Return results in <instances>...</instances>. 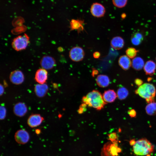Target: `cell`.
<instances>
[{
  "label": "cell",
  "mask_w": 156,
  "mask_h": 156,
  "mask_svg": "<svg viewBox=\"0 0 156 156\" xmlns=\"http://www.w3.org/2000/svg\"><path fill=\"white\" fill-rule=\"evenodd\" d=\"M29 42V37L25 34L14 38L12 42V46L14 50L19 51L25 49Z\"/></svg>",
  "instance_id": "4"
},
{
  "label": "cell",
  "mask_w": 156,
  "mask_h": 156,
  "mask_svg": "<svg viewBox=\"0 0 156 156\" xmlns=\"http://www.w3.org/2000/svg\"><path fill=\"white\" fill-rule=\"evenodd\" d=\"M48 90L47 85L46 83L37 84L34 87V92L38 97H42L44 96Z\"/></svg>",
  "instance_id": "15"
},
{
  "label": "cell",
  "mask_w": 156,
  "mask_h": 156,
  "mask_svg": "<svg viewBox=\"0 0 156 156\" xmlns=\"http://www.w3.org/2000/svg\"><path fill=\"white\" fill-rule=\"evenodd\" d=\"M132 43L135 45H138L140 44L142 41L138 38L133 36L131 38Z\"/></svg>",
  "instance_id": "28"
},
{
  "label": "cell",
  "mask_w": 156,
  "mask_h": 156,
  "mask_svg": "<svg viewBox=\"0 0 156 156\" xmlns=\"http://www.w3.org/2000/svg\"><path fill=\"white\" fill-rule=\"evenodd\" d=\"M144 69L146 75H153L155 72L156 64L153 61H148L144 64Z\"/></svg>",
  "instance_id": "19"
},
{
  "label": "cell",
  "mask_w": 156,
  "mask_h": 156,
  "mask_svg": "<svg viewBox=\"0 0 156 156\" xmlns=\"http://www.w3.org/2000/svg\"><path fill=\"white\" fill-rule=\"evenodd\" d=\"M87 105L84 103H83L81 106V107H79V109L78 110V112L79 113L81 114L85 110V109L86 108V106Z\"/></svg>",
  "instance_id": "32"
},
{
  "label": "cell",
  "mask_w": 156,
  "mask_h": 156,
  "mask_svg": "<svg viewBox=\"0 0 156 156\" xmlns=\"http://www.w3.org/2000/svg\"><path fill=\"white\" fill-rule=\"evenodd\" d=\"M100 56V52L98 51L94 52L93 54V56L96 59L98 58Z\"/></svg>",
  "instance_id": "33"
},
{
  "label": "cell",
  "mask_w": 156,
  "mask_h": 156,
  "mask_svg": "<svg viewBox=\"0 0 156 156\" xmlns=\"http://www.w3.org/2000/svg\"><path fill=\"white\" fill-rule=\"evenodd\" d=\"M135 92L141 97L145 99L148 103L155 102L156 89L155 86L152 84L144 83L139 86Z\"/></svg>",
  "instance_id": "2"
},
{
  "label": "cell",
  "mask_w": 156,
  "mask_h": 156,
  "mask_svg": "<svg viewBox=\"0 0 156 156\" xmlns=\"http://www.w3.org/2000/svg\"><path fill=\"white\" fill-rule=\"evenodd\" d=\"M0 119L3 120L5 118L6 113V109L3 105H1L0 106Z\"/></svg>",
  "instance_id": "27"
},
{
  "label": "cell",
  "mask_w": 156,
  "mask_h": 156,
  "mask_svg": "<svg viewBox=\"0 0 156 156\" xmlns=\"http://www.w3.org/2000/svg\"><path fill=\"white\" fill-rule=\"evenodd\" d=\"M138 52V51L133 47L128 48L126 51L127 55L131 58L135 57Z\"/></svg>",
  "instance_id": "24"
},
{
  "label": "cell",
  "mask_w": 156,
  "mask_h": 156,
  "mask_svg": "<svg viewBox=\"0 0 156 156\" xmlns=\"http://www.w3.org/2000/svg\"><path fill=\"white\" fill-rule=\"evenodd\" d=\"M133 36L138 38L142 41L143 40V36L142 34L140 32H136L135 33Z\"/></svg>",
  "instance_id": "31"
},
{
  "label": "cell",
  "mask_w": 156,
  "mask_h": 156,
  "mask_svg": "<svg viewBox=\"0 0 156 156\" xmlns=\"http://www.w3.org/2000/svg\"><path fill=\"white\" fill-rule=\"evenodd\" d=\"M92 75H95L96 74H97L98 73V71L97 70H93L92 72Z\"/></svg>",
  "instance_id": "35"
},
{
  "label": "cell",
  "mask_w": 156,
  "mask_h": 156,
  "mask_svg": "<svg viewBox=\"0 0 156 156\" xmlns=\"http://www.w3.org/2000/svg\"><path fill=\"white\" fill-rule=\"evenodd\" d=\"M111 45L114 49H120L122 48L124 45V41L123 39L119 36L115 37L111 41Z\"/></svg>",
  "instance_id": "20"
},
{
  "label": "cell",
  "mask_w": 156,
  "mask_h": 156,
  "mask_svg": "<svg viewBox=\"0 0 156 156\" xmlns=\"http://www.w3.org/2000/svg\"><path fill=\"white\" fill-rule=\"evenodd\" d=\"M127 0H112L114 6L118 8H122L125 6L127 3Z\"/></svg>",
  "instance_id": "25"
},
{
  "label": "cell",
  "mask_w": 156,
  "mask_h": 156,
  "mask_svg": "<svg viewBox=\"0 0 156 156\" xmlns=\"http://www.w3.org/2000/svg\"><path fill=\"white\" fill-rule=\"evenodd\" d=\"M128 113L131 118H134L136 117V112L134 109H129L128 111Z\"/></svg>",
  "instance_id": "29"
},
{
  "label": "cell",
  "mask_w": 156,
  "mask_h": 156,
  "mask_svg": "<svg viewBox=\"0 0 156 156\" xmlns=\"http://www.w3.org/2000/svg\"><path fill=\"white\" fill-rule=\"evenodd\" d=\"M40 130L39 129H37L36 130V132L37 134L39 133H40Z\"/></svg>",
  "instance_id": "36"
},
{
  "label": "cell",
  "mask_w": 156,
  "mask_h": 156,
  "mask_svg": "<svg viewBox=\"0 0 156 156\" xmlns=\"http://www.w3.org/2000/svg\"><path fill=\"white\" fill-rule=\"evenodd\" d=\"M82 100L83 103L97 110H101L107 103L104 100L103 95L96 90L89 92L83 97Z\"/></svg>",
  "instance_id": "1"
},
{
  "label": "cell",
  "mask_w": 156,
  "mask_h": 156,
  "mask_svg": "<svg viewBox=\"0 0 156 156\" xmlns=\"http://www.w3.org/2000/svg\"><path fill=\"white\" fill-rule=\"evenodd\" d=\"M133 148L134 154L139 155H148L152 153L154 150L153 145L145 138L135 141Z\"/></svg>",
  "instance_id": "3"
},
{
  "label": "cell",
  "mask_w": 156,
  "mask_h": 156,
  "mask_svg": "<svg viewBox=\"0 0 156 156\" xmlns=\"http://www.w3.org/2000/svg\"><path fill=\"white\" fill-rule=\"evenodd\" d=\"M85 53L83 49L79 47H73L70 50L69 52V56L73 61L78 62L83 59Z\"/></svg>",
  "instance_id": "6"
},
{
  "label": "cell",
  "mask_w": 156,
  "mask_h": 156,
  "mask_svg": "<svg viewBox=\"0 0 156 156\" xmlns=\"http://www.w3.org/2000/svg\"><path fill=\"white\" fill-rule=\"evenodd\" d=\"M106 10L104 6L101 3L95 2L93 3L90 8V12L94 16L100 18L105 15Z\"/></svg>",
  "instance_id": "7"
},
{
  "label": "cell",
  "mask_w": 156,
  "mask_h": 156,
  "mask_svg": "<svg viewBox=\"0 0 156 156\" xmlns=\"http://www.w3.org/2000/svg\"><path fill=\"white\" fill-rule=\"evenodd\" d=\"M134 82L137 86L139 87L142 85L143 82L141 79L137 78L135 80Z\"/></svg>",
  "instance_id": "30"
},
{
  "label": "cell",
  "mask_w": 156,
  "mask_h": 156,
  "mask_svg": "<svg viewBox=\"0 0 156 156\" xmlns=\"http://www.w3.org/2000/svg\"><path fill=\"white\" fill-rule=\"evenodd\" d=\"M44 120V118L40 114H33L28 118L27 123L31 127H36L40 125Z\"/></svg>",
  "instance_id": "11"
},
{
  "label": "cell",
  "mask_w": 156,
  "mask_h": 156,
  "mask_svg": "<svg viewBox=\"0 0 156 156\" xmlns=\"http://www.w3.org/2000/svg\"><path fill=\"white\" fill-rule=\"evenodd\" d=\"M55 64L54 59L49 56H44L40 61V64L42 68L46 70L52 69L55 66Z\"/></svg>",
  "instance_id": "10"
},
{
  "label": "cell",
  "mask_w": 156,
  "mask_h": 156,
  "mask_svg": "<svg viewBox=\"0 0 156 156\" xmlns=\"http://www.w3.org/2000/svg\"></svg>",
  "instance_id": "37"
},
{
  "label": "cell",
  "mask_w": 156,
  "mask_h": 156,
  "mask_svg": "<svg viewBox=\"0 0 156 156\" xmlns=\"http://www.w3.org/2000/svg\"><path fill=\"white\" fill-rule=\"evenodd\" d=\"M0 95L1 96L3 94L4 92V88L3 86L1 84H0Z\"/></svg>",
  "instance_id": "34"
},
{
  "label": "cell",
  "mask_w": 156,
  "mask_h": 156,
  "mask_svg": "<svg viewBox=\"0 0 156 156\" xmlns=\"http://www.w3.org/2000/svg\"><path fill=\"white\" fill-rule=\"evenodd\" d=\"M118 62L120 66L125 70H128L131 65L130 58L126 55L121 56L119 59Z\"/></svg>",
  "instance_id": "17"
},
{
  "label": "cell",
  "mask_w": 156,
  "mask_h": 156,
  "mask_svg": "<svg viewBox=\"0 0 156 156\" xmlns=\"http://www.w3.org/2000/svg\"><path fill=\"white\" fill-rule=\"evenodd\" d=\"M129 94V91L127 89L124 87L119 88L117 90V97L120 100L125 99Z\"/></svg>",
  "instance_id": "23"
},
{
  "label": "cell",
  "mask_w": 156,
  "mask_h": 156,
  "mask_svg": "<svg viewBox=\"0 0 156 156\" xmlns=\"http://www.w3.org/2000/svg\"><path fill=\"white\" fill-rule=\"evenodd\" d=\"M146 113L150 116L156 115V102L149 103L146 107Z\"/></svg>",
  "instance_id": "22"
},
{
  "label": "cell",
  "mask_w": 156,
  "mask_h": 156,
  "mask_svg": "<svg viewBox=\"0 0 156 156\" xmlns=\"http://www.w3.org/2000/svg\"><path fill=\"white\" fill-rule=\"evenodd\" d=\"M9 79L10 81L13 84L19 85L23 82L24 77L21 71L16 70L12 71L10 73Z\"/></svg>",
  "instance_id": "9"
},
{
  "label": "cell",
  "mask_w": 156,
  "mask_h": 156,
  "mask_svg": "<svg viewBox=\"0 0 156 156\" xmlns=\"http://www.w3.org/2000/svg\"><path fill=\"white\" fill-rule=\"evenodd\" d=\"M48 75L46 70L42 68L39 69L36 73L35 79L38 83H45L47 79Z\"/></svg>",
  "instance_id": "12"
},
{
  "label": "cell",
  "mask_w": 156,
  "mask_h": 156,
  "mask_svg": "<svg viewBox=\"0 0 156 156\" xmlns=\"http://www.w3.org/2000/svg\"><path fill=\"white\" fill-rule=\"evenodd\" d=\"M14 138L16 142L20 144L27 143L30 138L29 135L26 130L21 129L18 130L15 133Z\"/></svg>",
  "instance_id": "8"
},
{
  "label": "cell",
  "mask_w": 156,
  "mask_h": 156,
  "mask_svg": "<svg viewBox=\"0 0 156 156\" xmlns=\"http://www.w3.org/2000/svg\"><path fill=\"white\" fill-rule=\"evenodd\" d=\"M27 107L23 103L19 102L16 103L13 108L14 113L19 117H22L24 116L27 113Z\"/></svg>",
  "instance_id": "13"
},
{
  "label": "cell",
  "mask_w": 156,
  "mask_h": 156,
  "mask_svg": "<svg viewBox=\"0 0 156 156\" xmlns=\"http://www.w3.org/2000/svg\"><path fill=\"white\" fill-rule=\"evenodd\" d=\"M109 140L113 143H118V136L116 133L113 132L109 134L108 135Z\"/></svg>",
  "instance_id": "26"
},
{
  "label": "cell",
  "mask_w": 156,
  "mask_h": 156,
  "mask_svg": "<svg viewBox=\"0 0 156 156\" xmlns=\"http://www.w3.org/2000/svg\"><path fill=\"white\" fill-rule=\"evenodd\" d=\"M103 96L104 100L106 103H111L115 101L117 95L114 90L109 89L104 92Z\"/></svg>",
  "instance_id": "16"
},
{
  "label": "cell",
  "mask_w": 156,
  "mask_h": 156,
  "mask_svg": "<svg viewBox=\"0 0 156 156\" xmlns=\"http://www.w3.org/2000/svg\"><path fill=\"white\" fill-rule=\"evenodd\" d=\"M96 81L97 85L102 88L107 87L110 83L109 78L108 76L104 75H98L96 78Z\"/></svg>",
  "instance_id": "18"
},
{
  "label": "cell",
  "mask_w": 156,
  "mask_h": 156,
  "mask_svg": "<svg viewBox=\"0 0 156 156\" xmlns=\"http://www.w3.org/2000/svg\"><path fill=\"white\" fill-rule=\"evenodd\" d=\"M143 59L139 57H135L132 60L131 65L135 70H139L142 69L144 65Z\"/></svg>",
  "instance_id": "21"
},
{
  "label": "cell",
  "mask_w": 156,
  "mask_h": 156,
  "mask_svg": "<svg viewBox=\"0 0 156 156\" xmlns=\"http://www.w3.org/2000/svg\"><path fill=\"white\" fill-rule=\"evenodd\" d=\"M121 151L118 143H113L111 141L106 143L102 148L101 153V156H117Z\"/></svg>",
  "instance_id": "5"
},
{
  "label": "cell",
  "mask_w": 156,
  "mask_h": 156,
  "mask_svg": "<svg viewBox=\"0 0 156 156\" xmlns=\"http://www.w3.org/2000/svg\"><path fill=\"white\" fill-rule=\"evenodd\" d=\"M70 31L76 30L78 33L84 29V21L81 20L72 19L70 22Z\"/></svg>",
  "instance_id": "14"
}]
</instances>
